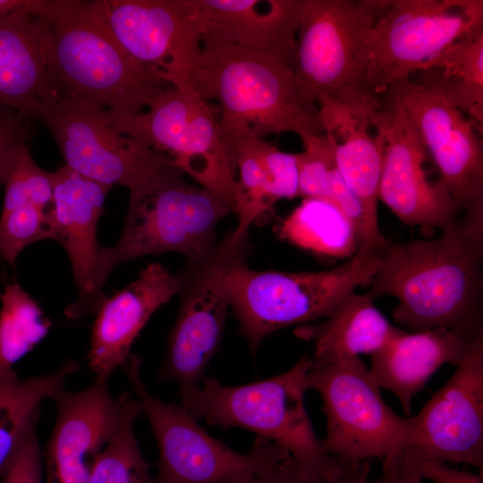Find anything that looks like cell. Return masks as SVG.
I'll use <instances>...</instances> for the list:
<instances>
[{
  "instance_id": "9",
  "label": "cell",
  "mask_w": 483,
  "mask_h": 483,
  "mask_svg": "<svg viewBox=\"0 0 483 483\" xmlns=\"http://www.w3.org/2000/svg\"><path fill=\"white\" fill-rule=\"evenodd\" d=\"M53 135L69 166L80 174L142 195L182 173L145 142L115 128L101 106L76 101L45 103L33 113Z\"/></svg>"
},
{
  "instance_id": "11",
  "label": "cell",
  "mask_w": 483,
  "mask_h": 483,
  "mask_svg": "<svg viewBox=\"0 0 483 483\" xmlns=\"http://www.w3.org/2000/svg\"><path fill=\"white\" fill-rule=\"evenodd\" d=\"M482 29V0H392L367 35L371 88L383 95Z\"/></svg>"
},
{
  "instance_id": "1",
  "label": "cell",
  "mask_w": 483,
  "mask_h": 483,
  "mask_svg": "<svg viewBox=\"0 0 483 483\" xmlns=\"http://www.w3.org/2000/svg\"><path fill=\"white\" fill-rule=\"evenodd\" d=\"M483 215H461L435 239L390 243L366 292L397 299L394 321L411 332H483Z\"/></svg>"
},
{
  "instance_id": "33",
  "label": "cell",
  "mask_w": 483,
  "mask_h": 483,
  "mask_svg": "<svg viewBox=\"0 0 483 483\" xmlns=\"http://www.w3.org/2000/svg\"><path fill=\"white\" fill-rule=\"evenodd\" d=\"M53 239V227L48 209L26 203L2 211L0 216V255L14 266L21 251L30 244Z\"/></svg>"
},
{
  "instance_id": "35",
  "label": "cell",
  "mask_w": 483,
  "mask_h": 483,
  "mask_svg": "<svg viewBox=\"0 0 483 483\" xmlns=\"http://www.w3.org/2000/svg\"><path fill=\"white\" fill-rule=\"evenodd\" d=\"M0 483H44L43 462L36 430L16 451L0 476Z\"/></svg>"
},
{
  "instance_id": "15",
  "label": "cell",
  "mask_w": 483,
  "mask_h": 483,
  "mask_svg": "<svg viewBox=\"0 0 483 483\" xmlns=\"http://www.w3.org/2000/svg\"><path fill=\"white\" fill-rule=\"evenodd\" d=\"M369 123L383 146L378 199L406 225L445 229L460 212L444 182L427 178L428 150L394 91L380 96Z\"/></svg>"
},
{
  "instance_id": "32",
  "label": "cell",
  "mask_w": 483,
  "mask_h": 483,
  "mask_svg": "<svg viewBox=\"0 0 483 483\" xmlns=\"http://www.w3.org/2000/svg\"><path fill=\"white\" fill-rule=\"evenodd\" d=\"M301 139L303 151L296 154L298 197L329 201L330 174L336 165V137L334 133L326 132L309 134Z\"/></svg>"
},
{
  "instance_id": "7",
  "label": "cell",
  "mask_w": 483,
  "mask_h": 483,
  "mask_svg": "<svg viewBox=\"0 0 483 483\" xmlns=\"http://www.w3.org/2000/svg\"><path fill=\"white\" fill-rule=\"evenodd\" d=\"M141 361L140 356L131 354L122 368L158 445L156 483H251L292 458L285 449L260 436L248 453L212 437L182 406L149 393L141 378Z\"/></svg>"
},
{
  "instance_id": "37",
  "label": "cell",
  "mask_w": 483,
  "mask_h": 483,
  "mask_svg": "<svg viewBox=\"0 0 483 483\" xmlns=\"http://www.w3.org/2000/svg\"><path fill=\"white\" fill-rule=\"evenodd\" d=\"M22 119L15 111L0 110V172L13 148L26 139Z\"/></svg>"
},
{
  "instance_id": "12",
  "label": "cell",
  "mask_w": 483,
  "mask_h": 483,
  "mask_svg": "<svg viewBox=\"0 0 483 483\" xmlns=\"http://www.w3.org/2000/svg\"><path fill=\"white\" fill-rule=\"evenodd\" d=\"M179 173L150 191L130 197L119 241L104 247V270L146 255L179 252L194 264L216 246L218 223L233 209L219 197L190 185Z\"/></svg>"
},
{
  "instance_id": "22",
  "label": "cell",
  "mask_w": 483,
  "mask_h": 483,
  "mask_svg": "<svg viewBox=\"0 0 483 483\" xmlns=\"http://www.w3.org/2000/svg\"><path fill=\"white\" fill-rule=\"evenodd\" d=\"M203 36L292 59L302 0H192Z\"/></svg>"
},
{
  "instance_id": "28",
  "label": "cell",
  "mask_w": 483,
  "mask_h": 483,
  "mask_svg": "<svg viewBox=\"0 0 483 483\" xmlns=\"http://www.w3.org/2000/svg\"><path fill=\"white\" fill-rule=\"evenodd\" d=\"M123 411L120 425L96 455L87 483H151L149 466L144 459L134 432L135 420L143 414L137 399L123 394Z\"/></svg>"
},
{
  "instance_id": "21",
  "label": "cell",
  "mask_w": 483,
  "mask_h": 483,
  "mask_svg": "<svg viewBox=\"0 0 483 483\" xmlns=\"http://www.w3.org/2000/svg\"><path fill=\"white\" fill-rule=\"evenodd\" d=\"M30 6L0 20V110L31 117L45 103L55 102L42 18Z\"/></svg>"
},
{
  "instance_id": "14",
  "label": "cell",
  "mask_w": 483,
  "mask_h": 483,
  "mask_svg": "<svg viewBox=\"0 0 483 483\" xmlns=\"http://www.w3.org/2000/svg\"><path fill=\"white\" fill-rule=\"evenodd\" d=\"M123 48L173 86H194L203 30L192 0H96Z\"/></svg>"
},
{
  "instance_id": "36",
  "label": "cell",
  "mask_w": 483,
  "mask_h": 483,
  "mask_svg": "<svg viewBox=\"0 0 483 483\" xmlns=\"http://www.w3.org/2000/svg\"><path fill=\"white\" fill-rule=\"evenodd\" d=\"M424 464L401 450L383 459L382 474L375 483H420Z\"/></svg>"
},
{
  "instance_id": "6",
  "label": "cell",
  "mask_w": 483,
  "mask_h": 483,
  "mask_svg": "<svg viewBox=\"0 0 483 483\" xmlns=\"http://www.w3.org/2000/svg\"><path fill=\"white\" fill-rule=\"evenodd\" d=\"M380 258L358 250L340 266L311 272L259 271L242 258L233 262L225 274L230 307L250 352L284 327L330 316L357 287L371 284Z\"/></svg>"
},
{
  "instance_id": "13",
  "label": "cell",
  "mask_w": 483,
  "mask_h": 483,
  "mask_svg": "<svg viewBox=\"0 0 483 483\" xmlns=\"http://www.w3.org/2000/svg\"><path fill=\"white\" fill-rule=\"evenodd\" d=\"M419 73L387 90L402 101L461 215H483L482 124L431 69Z\"/></svg>"
},
{
  "instance_id": "31",
  "label": "cell",
  "mask_w": 483,
  "mask_h": 483,
  "mask_svg": "<svg viewBox=\"0 0 483 483\" xmlns=\"http://www.w3.org/2000/svg\"><path fill=\"white\" fill-rule=\"evenodd\" d=\"M433 68L457 84L483 114V29L453 45Z\"/></svg>"
},
{
  "instance_id": "4",
  "label": "cell",
  "mask_w": 483,
  "mask_h": 483,
  "mask_svg": "<svg viewBox=\"0 0 483 483\" xmlns=\"http://www.w3.org/2000/svg\"><path fill=\"white\" fill-rule=\"evenodd\" d=\"M194 87L219 103L220 139L226 148L246 134L294 132L300 138L326 133L318 114L300 101L291 58L204 35Z\"/></svg>"
},
{
  "instance_id": "5",
  "label": "cell",
  "mask_w": 483,
  "mask_h": 483,
  "mask_svg": "<svg viewBox=\"0 0 483 483\" xmlns=\"http://www.w3.org/2000/svg\"><path fill=\"white\" fill-rule=\"evenodd\" d=\"M311 366L304 355L285 372L242 386L206 377L201 386L180 392L182 407L209 425L252 431L285 449L303 470L335 483L343 464L325 451L304 405Z\"/></svg>"
},
{
  "instance_id": "24",
  "label": "cell",
  "mask_w": 483,
  "mask_h": 483,
  "mask_svg": "<svg viewBox=\"0 0 483 483\" xmlns=\"http://www.w3.org/2000/svg\"><path fill=\"white\" fill-rule=\"evenodd\" d=\"M373 301L367 293L353 292L325 321L295 330L298 337L314 343L312 366L371 355L402 330L392 325Z\"/></svg>"
},
{
  "instance_id": "20",
  "label": "cell",
  "mask_w": 483,
  "mask_h": 483,
  "mask_svg": "<svg viewBox=\"0 0 483 483\" xmlns=\"http://www.w3.org/2000/svg\"><path fill=\"white\" fill-rule=\"evenodd\" d=\"M182 275L151 263L123 289L106 297L91 326L88 364L96 377L108 379L130 355L135 339L151 315L179 293Z\"/></svg>"
},
{
  "instance_id": "29",
  "label": "cell",
  "mask_w": 483,
  "mask_h": 483,
  "mask_svg": "<svg viewBox=\"0 0 483 483\" xmlns=\"http://www.w3.org/2000/svg\"><path fill=\"white\" fill-rule=\"evenodd\" d=\"M0 299V371H9L47 335L51 322L18 284L5 285Z\"/></svg>"
},
{
  "instance_id": "16",
  "label": "cell",
  "mask_w": 483,
  "mask_h": 483,
  "mask_svg": "<svg viewBox=\"0 0 483 483\" xmlns=\"http://www.w3.org/2000/svg\"><path fill=\"white\" fill-rule=\"evenodd\" d=\"M228 237L182 275L181 306L159 371V378L176 382L180 392L199 386L222 338L230 307L225 274L242 258L245 244Z\"/></svg>"
},
{
  "instance_id": "2",
  "label": "cell",
  "mask_w": 483,
  "mask_h": 483,
  "mask_svg": "<svg viewBox=\"0 0 483 483\" xmlns=\"http://www.w3.org/2000/svg\"><path fill=\"white\" fill-rule=\"evenodd\" d=\"M392 0H302L291 68L303 109L326 132L380 105L368 78L367 35Z\"/></svg>"
},
{
  "instance_id": "38",
  "label": "cell",
  "mask_w": 483,
  "mask_h": 483,
  "mask_svg": "<svg viewBox=\"0 0 483 483\" xmlns=\"http://www.w3.org/2000/svg\"><path fill=\"white\" fill-rule=\"evenodd\" d=\"M251 483H329L298 466L292 458L262 473Z\"/></svg>"
},
{
  "instance_id": "40",
  "label": "cell",
  "mask_w": 483,
  "mask_h": 483,
  "mask_svg": "<svg viewBox=\"0 0 483 483\" xmlns=\"http://www.w3.org/2000/svg\"><path fill=\"white\" fill-rule=\"evenodd\" d=\"M370 461L343 464L341 475L335 483H370L369 479Z\"/></svg>"
},
{
  "instance_id": "25",
  "label": "cell",
  "mask_w": 483,
  "mask_h": 483,
  "mask_svg": "<svg viewBox=\"0 0 483 483\" xmlns=\"http://www.w3.org/2000/svg\"><path fill=\"white\" fill-rule=\"evenodd\" d=\"M365 119H352L335 132L344 137L336 140L335 161L338 171L358 199L363 217V236L359 250L382 255L390 242L381 233L377 217L378 188L382 172L381 140L369 131Z\"/></svg>"
},
{
  "instance_id": "23",
  "label": "cell",
  "mask_w": 483,
  "mask_h": 483,
  "mask_svg": "<svg viewBox=\"0 0 483 483\" xmlns=\"http://www.w3.org/2000/svg\"><path fill=\"white\" fill-rule=\"evenodd\" d=\"M475 336V335H474ZM473 336L445 327L418 332L402 330L370 355L372 377L399 399L411 417V401L443 365L460 362Z\"/></svg>"
},
{
  "instance_id": "39",
  "label": "cell",
  "mask_w": 483,
  "mask_h": 483,
  "mask_svg": "<svg viewBox=\"0 0 483 483\" xmlns=\"http://www.w3.org/2000/svg\"><path fill=\"white\" fill-rule=\"evenodd\" d=\"M423 478L434 483H483L482 475L452 468L442 462H427L422 470Z\"/></svg>"
},
{
  "instance_id": "3",
  "label": "cell",
  "mask_w": 483,
  "mask_h": 483,
  "mask_svg": "<svg viewBox=\"0 0 483 483\" xmlns=\"http://www.w3.org/2000/svg\"><path fill=\"white\" fill-rule=\"evenodd\" d=\"M47 37L55 102L90 103L112 112L138 113L173 87L119 44L93 1L35 0Z\"/></svg>"
},
{
  "instance_id": "26",
  "label": "cell",
  "mask_w": 483,
  "mask_h": 483,
  "mask_svg": "<svg viewBox=\"0 0 483 483\" xmlns=\"http://www.w3.org/2000/svg\"><path fill=\"white\" fill-rule=\"evenodd\" d=\"M78 369L79 363L69 360L55 371L24 379L13 369L0 371V476L25 438L36 430L42 402L51 399Z\"/></svg>"
},
{
  "instance_id": "34",
  "label": "cell",
  "mask_w": 483,
  "mask_h": 483,
  "mask_svg": "<svg viewBox=\"0 0 483 483\" xmlns=\"http://www.w3.org/2000/svg\"><path fill=\"white\" fill-rule=\"evenodd\" d=\"M256 147L271 181L274 201L297 198L299 178L296 154L284 152L258 136L256 138Z\"/></svg>"
},
{
  "instance_id": "18",
  "label": "cell",
  "mask_w": 483,
  "mask_h": 483,
  "mask_svg": "<svg viewBox=\"0 0 483 483\" xmlns=\"http://www.w3.org/2000/svg\"><path fill=\"white\" fill-rule=\"evenodd\" d=\"M52 183L48 213L53 239L67 251L78 291L77 301L67 306L65 315L83 318L96 314L106 297L103 292L107 278L104 247L97 242V229L112 186L87 178L65 165L52 172Z\"/></svg>"
},
{
  "instance_id": "27",
  "label": "cell",
  "mask_w": 483,
  "mask_h": 483,
  "mask_svg": "<svg viewBox=\"0 0 483 483\" xmlns=\"http://www.w3.org/2000/svg\"><path fill=\"white\" fill-rule=\"evenodd\" d=\"M277 233L291 244L322 257L352 258L360 247L350 219L333 203L318 199H303Z\"/></svg>"
},
{
  "instance_id": "10",
  "label": "cell",
  "mask_w": 483,
  "mask_h": 483,
  "mask_svg": "<svg viewBox=\"0 0 483 483\" xmlns=\"http://www.w3.org/2000/svg\"><path fill=\"white\" fill-rule=\"evenodd\" d=\"M307 384L323 401V447L343 464L383 460L411 445L414 418L399 416L385 402L380 386L360 357L311 366Z\"/></svg>"
},
{
  "instance_id": "30",
  "label": "cell",
  "mask_w": 483,
  "mask_h": 483,
  "mask_svg": "<svg viewBox=\"0 0 483 483\" xmlns=\"http://www.w3.org/2000/svg\"><path fill=\"white\" fill-rule=\"evenodd\" d=\"M0 184L5 190L2 211L26 203L46 209L52 204V172L36 165L25 140L20 141L6 158L0 173Z\"/></svg>"
},
{
  "instance_id": "8",
  "label": "cell",
  "mask_w": 483,
  "mask_h": 483,
  "mask_svg": "<svg viewBox=\"0 0 483 483\" xmlns=\"http://www.w3.org/2000/svg\"><path fill=\"white\" fill-rule=\"evenodd\" d=\"M112 124L166 157L183 174L223 199L235 211L237 180L208 100L191 84L173 86L146 111L106 109Z\"/></svg>"
},
{
  "instance_id": "17",
  "label": "cell",
  "mask_w": 483,
  "mask_h": 483,
  "mask_svg": "<svg viewBox=\"0 0 483 483\" xmlns=\"http://www.w3.org/2000/svg\"><path fill=\"white\" fill-rule=\"evenodd\" d=\"M414 418L405 450L422 463H467L483 470V332L470 338L450 379Z\"/></svg>"
},
{
  "instance_id": "19",
  "label": "cell",
  "mask_w": 483,
  "mask_h": 483,
  "mask_svg": "<svg viewBox=\"0 0 483 483\" xmlns=\"http://www.w3.org/2000/svg\"><path fill=\"white\" fill-rule=\"evenodd\" d=\"M51 400L56 419L45 448L44 483H87L94 458L120 425L123 394L114 398L108 379L95 377L85 389L63 387Z\"/></svg>"
}]
</instances>
